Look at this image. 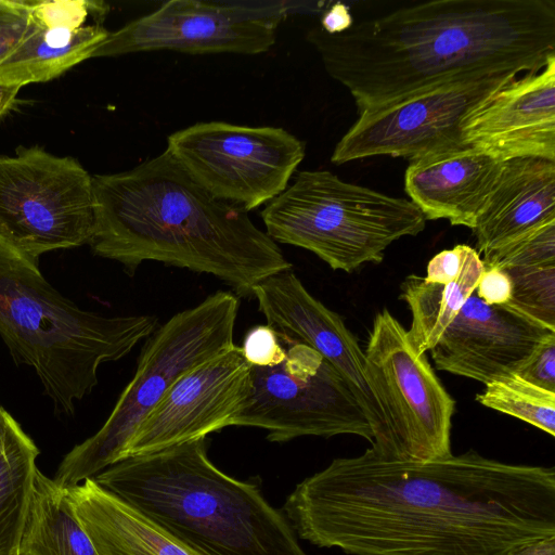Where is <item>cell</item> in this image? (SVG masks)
I'll list each match as a JSON object with an SVG mask.
<instances>
[{
    "mask_svg": "<svg viewBox=\"0 0 555 555\" xmlns=\"http://www.w3.org/2000/svg\"><path fill=\"white\" fill-rule=\"evenodd\" d=\"M284 511L300 538L350 555H509L555 535V470L474 450L416 462L369 448L302 480Z\"/></svg>",
    "mask_w": 555,
    "mask_h": 555,
    "instance_id": "1",
    "label": "cell"
},
{
    "mask_svg": "<svg viewBox=\"0 0 555 555\" xmlns=\"http://www.w3.org/2000/svg\"><path fill=\"white\" fill-rule=\"evenodd\" d=\"M307 40L362 113L462 77L541 70L555 59V1L436 0Z\"/></svg>",
    "mask_w": 555,
    "mask_h": 555,
    "instance_id": "2",
    "label": "cell"
},
{
    "mask_svg": "<svg viewBox=\"0 0 555 555\" xmlns=\"http://www.w3.org/2000/svg\"><path fill=\"white\" fill-rule=\"evenodd\" d=\"M94 255L134 272L144 261L207 273L237 295L292 269L247 212L211 196L165 150L134 168L92 176Z\"/></svg>",
    "mask_w": 555,
    "mask_h": 555,
    "instance_id": "3",
    "label": "cell"
},
{
    "mask_svg": "<svg viewBox=\"0 0 555 555\" xmlns=\"http://www.w3.org/2000/svg\"><path fill=\"white\" fill-rule=\"evenodd\" d=\"M92 479L196 555H307L255 485L210 462L206 437L127 457Z\"/></svg>",
    "mask_w": 555,
    "mask_h": 555,
    "instance_id": "4",
    "label": "cell"
},
{
    "mask_svg": "<svg viewBox=\"0 0 555 555\" xmlns=\"http://www.w3.org/2000/svg\"><path fill=\"white\" fill-rule=\"evenodd\" d=\"M155 315L106 317L82 310L41 274L38 260L0 233V335L16 365L33 367L54 412L98 385L102 363L126 357L156 330Z\"/></svg>",
    "mask_w": 555,
    "mask_h": 555,
    "instance_id": "5",
    "label": "cell"
},
{
    "mask_svg": "<svg viewBox=\"0 0 555 555\" xmlns=\"http://www.w3.org/2000/svg\"><path fill=\"white\" fill-rule=\"evenodd\" d=\"M260 215L275 243L307 249L346 272L380 262L391 243L417 235L427 221L410 199L346 182L327 170L299 171Z\"/></svg>",
    "mask_w": 555,
    "mask_h": 555,
    "instance_id": "6",
    "label": "cell"
},
{
    "mask_svg": "<svg viewBox=\"0 0 555 555\" xmlns=\"http://www.w3.org/2000/svg\"><path fill=\"white\" fill-rule=\"evenodd\" d=\"M238 307L236 294L218 291L155 330L108 418L64 456L54 482L72 488L121 461L137 428L170 387L193 366L234 345Z\"/></svg>",
    "mask_w": 555,
    "mask_h": 555,
    "instance_id": "7",
    "label": "cell"
},
{
    "mask_svg": "<svg viewBox=\"0 0 555 555\" xmlns=\"http://www.w3.org/2000/svg\"><path fill=\"white\" fill-rule=\"evenodd\" d=\"M282 344L283 362L251 365L249 396L229 426L264 429L272 442L356 435L372 444L371 425L341 375L312 348Z\"/></svg>",
    "mask_w": 555,
    "mask_h": 555,
    "instance_id": "8",
    "label": "cell"
},
{
    "mask_svg": "<svg viewBox=\"0 0 555 555\" xmlns=\"http://www.w3.org/2000/svg\"><path fill=\"white\" fill-rule=\"evenodd\" d=\"M92 176L73 157L39 146L0 155V233L28 256L88 244Z\"/></svg>",
    "mask_w": 555,
    "mask_h": 555,
    "instance_id": "9",
    "label": "cell"
},
{
    "mask_svg": "<svg viewBox=\"0 0 555 555\" xmlns=\"http://www.w3.org/2000/svg\"><path fill=\"white\" fill-rule=\"evenodd\" d=\"M166 151L211 196L247 212L288 186L306 147L283 128L209 121L171 133Z\"/></svg>",
    "mask_w": 555,
    "mask_h": 555,
    "instance_id": "10",
    "label": "cell"
},
{
    "mask_svg": "<svg viewBox=\"0 0 555 555\" xmlns=\"http://www.w3.org/2000/svg\"><path fill=\"white\" fill-rule=\"evenodd\" d=\"M364 356L366 375L388 422L393 459L429 462L452 455L455 401L426 353L414 349L406 330L387 309L374 319Z\"/></svg>",
    "mask_w": 555,
    "mask_h": 555,
    "instance_id": "11",
    "label": "cell"
},
{
    "mask_svg": "<svg viewBox=\"0 0 555 555\" xmlns=\"http://www.w3.org/2000/svg\"><path fill=\"white\" fill-rule=\"evenodd\" d=\"M517 75L495 72L462 77L359 113L336 144L331 160L341 165L378 155L411 160L463 146L465 120Z\"/></svg>",
    "mask_w": 555,
    "mask_h": 555,
    "instance_id": "12",
    "label": "cell"
},
{
    "mask_svg": "<svg viewBox=\"0 0 555 555\" xmlns=\"http://www.w3.org/2000/svg\"><path fill=\"white\" fill-rule=\"evenodd\" d=\"M288 8L170 0L109 33L91 57L172 50L191 54L267 52Z\"/></svg>",
    "mask_w": 555,
    "mask_h": 555,
    "instance_id": "13",
    "label": "cell"
},
{
    "mask_svg": "<svg viewBox=\"0 0 555 555\" xmlns=\"http://www.w3.org/2000/svg\"><path fill=\"white\" fill-rule=\"evenodd\" d=\"M253 297L283 343L312 348L341 375L371 425V449L393 459L391 434L366 375L364 351L343 318L312 296L292 269L257 284Z\"/></svg>",
    "mask_w": 555,
    "mask_h": 555,
    "instance_id": "14",
    "label": "cell"
},
{
    "mask_svg": "<svg viewBox=\"0 0 555 555\" xmlns=\"http://www.w3.org/2000/svg\"><path fill=\"white\" fill-rule=\"evenodd\" d=\"M250 367L234 344L185 372L139 425L122 460L228 427L249 396Z\"/></svg>",
    "mask_w": 555,
    "mask_h": 555,
    "instance_id": "15",
    "label": "cell"
},
{
    "mask_svg": "<svg viewBox=\"0 0 555 555\" xmlns=\"http://www.w3.org/2000/svg\"><path fill=\"white\" fill-rule=\"evenodd\" d=\"M555 330L476 292L429 350L438 370L485 385L517 373Z\"/></svg>",
    "mask_w": 555,
    "mask_h": 555,
    "instance_id": "16",
    "label": "cell"
},
{
    "mask_svg": "<svg viewBox=\"0 0 555 555\" xmlns=\"http://www.w3.org/2000/svg\"><path fill=\"white\" fill-rule=\"evenodd\" d=\"M462 138L501 162H555V59L498 90L465 120Z\"/></svg>",
    "mask_w": 555,
    "mask_h": 555,
    "instance_id": "17",
    "label": "cell"
},
{
    "mask_svg": "<svg viewBox=\"0 0 555 555\" xmlns=\"http://www.w3.org/2000/svg\"><path fill=\"white\" fill-rule=\"evenodd\" d=\"M101 4L89 0H31L29 28L17 49L0 65V82L23 87L54 79L91 59L107 38L100 24H88Z\"/></svg>",
    "mask_w": 555,
    "mask_h": 555,
    "instance_id": "18",
    "label": "cell"
},
{
    "mask_svg": "<svg viewBox=\"0 0 555 555\" xmlns=\"http://www.w3.org/2000/svg\"><path fill=\"white\" fill-rule=\"evenodd\" d=\"M503 166L468 145L447 149L411 159L404 190L426 220L473 229Z\"/></svg>",
    "mask_w": 555,
    "mask_h": 555,
    "instance_id": "19",
    "label": "cell"
},
{
    "mask_svg": "<svg viewBox=\"0 0 555 555\" xmlns=\"http://www.w3.org/2000/svg\"><path fill=\"white\" fill-rule=\"evenodd\" d=\"M555 220V162L514 158L476 218L473 233L483 255Z\"/></svg>",
    "mask_w": 555,
    "mask_h": 555,
    "instance_id": "20",
    "label": "cell"
},
{
    "mask_svg": "<svg viewBox=\"0 0 555 555\" xmlns=\"http://www.w3.org/2000/svg\"><path fill=\"white\" fill-rule=\"evenodd\" d=\"M65 493L99 555H196L92 478Z\"/></svg>",
    "mask_w": 555,
    "mask_h": 555,
    "instance_id": "21",
    "label": "cell"
},
{
    "mask_svg": "<svg viewBox=\"0 0 555 555\" xmlns=\"http://www.w3.org/2000/svg\"><path fill=\"white\" fill-rule=\"evenodd\" d=\"M483 271L479 254L466 245L461 271L453 281L430 282L415 274L404 279L400 298L408 304L412 314L406 334L418 353H426L436 345L475 291Z\"/></svg>",
    "mask_w": 555,
    "mask_h": 555,
    "instance_id": "22",
    "label": "cell"
},
{
    "mask_svg": "<svg viewBox=\"0 0 555 555\" xmlns=\"http://www.w3.org/2000/svg\"><path fill=\"white\" fill-rule=\"evenodd\" d=\"M39 449L0 404V555H17Z\"/></svg>",
    "mask_w": 555,
    "mask_h": 555,
    "instance_id": "23",
    "label": "cell"
},
{
    "mask_svg": "<svg viewBox=\"0 0 555 555\" xmlns=\"http://www.w3.org/2000/svg\"><path fill=\"white\" fill-rule=\"evenodd\" d=\"M17 555H99L65 489L39 469Z\"/></svg>",
    "mask_w": 555,
    "mask_h": 555,
    "instance_id": "24",
    "label": "cell"
},
{
    "mask_svg": "<svg viewBox=\"0 0 555 555\" xmlns=\"http://www.w3.org/2000/svg\"><path fill=\"white\" fill-rule=\"evenodd\" d=\"M476 400L555 436V392L535 386L517 374L486 384Z\"/></svg>",
    "mask_w": 555,
    "mask_h": 555,
    "instance_id": "25",
    "label": "cell"
},
{
    "mask_svg": "<svg viewBox=\"0 0 555 555\" xmlns=\"http://www.w3.org/2000/svg\"><path fill=\"white\" fill-rule=\"evenodd\" d=\"M504 271L512 282V296L506 306L555 330V263Z\"/></svg>",
    "mask_w": 555,
    "mask_h": 555,
    "instance_id": "26",
    "label": "cell"
},
{
    "mask_svg": "<svg viewBox=\"0 0 555 555\" xmlns=\"http://www.w3.org/2000/svg\"><path fill=\"white\" fill-rule=\"evenodd\" d=\"M485 268L501 270L555 263V220L485 255Z\"/></svg>",
    "mask_w": 555,
    "mask_h": 555,
    "instance_id": "27",
    "label": "cell"
},
{
    "mask_svg": "<svg viewBox=\"0 0 555 555\" xmlns=\"http://www.w3.org/2000/svg\"><path fill=\"white\" fill-rule=\"evenodd\" d=\"M31 20V0H0V65L23 41Z\"/></svg>",
    "mask_w": 555,
    "mask_h": 555,
    "instance_id": "28",
    "label": "cell"
},
{
    "mask_svg": "<svg viewBox=\"0 0 555 555\" xmlns=\"http://www.w3.org/2000/svg\"><path fill=\"white\" fill-rule=\"evenodd\" d=\"M246 361L253 366H274L284 361L286 349L278 333L268 324L251 327L240 346Z\"/></svg>",
    "mask_w": 555,
    "mask_h": 555,
    "instance_id": "29",
    "label": "cell"
},
{
    "mask_svg": "<svg viewBox=\"0 0 555 555\" xmlns=\"http://www.w3.org/2000/svg\"><path fill=\"white\" fill-rule=\"evenodd\" d=\"M515 374L535 386L555 392V336L546 339Z\"/></svg>",
    "mask_w": 555,
    "mask_h": 555,
    "instance_id": "30",
    "label": "cell"
},
{
    "mask_svg": "<svg viewBox=\"0 0 555 555\" xmlns=\"http://www.w3.org/2000/svg\"><path fill=\"white\" fill-rule=\"evenodd\" d=\"M475 292L488 305H506L512 296V282L504 270L485 268Z\"/></svg>",
    "mask_w": 555,
    "mask_h": 555,
    "instance_id": "31",
    "label": "cell"
},
{
    "mask_svg": "<svg viewBox=\"0 0 555 555\" xmlns=\"http://www.w3.org/2000/svg\"><path fill=\"white\" fill-rule=\"evenodd\" d=\"M465 247V244H460L435 255L428 262L425 279L438 283L453 281L461 271Z\"/></svg>",
    "mask_w": 555,
    "mask_h": 555,
    "instance_id": "32",
    "label": "cell"
},
{
    "mask_svg": "<svg viewBox=\"0 0 555 555\" xmlns=\"http://www.w3.org/2000/svg\"><path fill=\"white\" fill-rule=\"evenodd\" d=\"M353 25L349 8L336 2L321 17L320 27L330 35L340 34Z\"/></svg>",
    "mask_w": 555,
    "mask_h": 555,
    "instance_id": "33",
    "label": "cell"
},
{
    "mask_svg": "<svg viewBox=\"0 0 555 555\" xmlns=\"http://www.w3.org/2000/svg\"><path fill=\"white\" fill-rule=\"evenodd\" d=\"M509 555H555V535L533 540L515 548Z\"/></svg>",
    "mask_w": 555,
    "mask_h": 555,
    "instance_id": "34",
    "label": "cell"
},
{
    "mask_svg": "<svg viewBox=\"0 0 555 555\" xmlns=\"http://www.w3.org/2000/svg\"><path fill=\"white\" fill-rule=\"evenodd\" d=\"M22 87L0 82V119L5 116L16 102V96Z\"/></svg>",
    "mask_w": 555,
    "mask_h": 555,
    "instance_id": "35",
    "label": "cell"
}]
</instances>
